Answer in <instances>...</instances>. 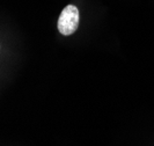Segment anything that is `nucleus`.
Masks as SVG:
<instances>
[{"label": "nucleus", "mask_w": 154, "mask_h": 146, "mask_svg": "<svg viewBox=\"0 0 154 146\" xmlns=\"http://www.w3.org/2000/svg\"><path fill=\"white\" fill-rule=\"evenodd\" d=\"M80 21L79 9L74 5H67L59 15L57 28L58 31L64 36H69L77 31Z\"/></svg>", "instance_id": "obj_1"}]
</instances>
